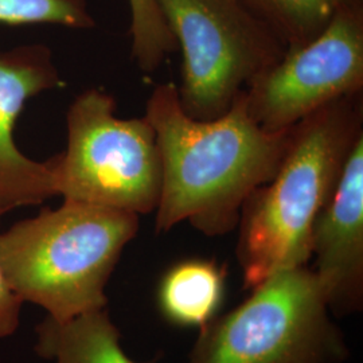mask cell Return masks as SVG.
Here are the masks:
<instances>
[{
	"label": "cell",
	"mask_w": 363,
	"mask_h": 363,
	"mask_svg": "<svg viewBox=\"0 0 363 363\" xmlns=\"http://www.w3.org/2000/svg\"><path fill=\"white\" fill-rule=\"evenodd\" d=\"M40 357L55 363H139L120 342V331L106 310L88 312L66 322L49 316L37 327Z\"/></svg>",
	"instance_id": "11"
},
{
	"label": "cell",
	"mask_w": 363,
	"mask_h": 363,
	"mask_svg": "<svg viewBox=\"0 0 363 363\" xmlns=\"http://www.w3.org/2000/svg\"><path fill=\"white\" fill-rule=\"evenodd\" d=\"M363 0L345 3L325 30L267 67L247 86V113L267 132L296 127L325 105L362 91Z\"/></svg>",
	"instance_id": "7"
},
{
	"label": "cell",
	"mask_w": 363,
	"mask_h": 363,
	"mask_svg": "<svg viewBox=\"0 0 363 363\" xmlns=\"http://www.w3.org/2000/svg\"><path fill=\"white\" fill-rule=\"evenodd\" d=\"M311 257L334 318L363 310V133L352 145L337 187L316 217Z\"/></svg>",
	"instance_id": "9"
},
{
	"label": "cell",
	"mask_w": 363,
	"mask_h": 363,
	"mask_svg": "<svg viewBox=\"0 0 363 363\" xmlns=\"http://www.w3.org/2000/svg\"><path fill=\"white\" fill-rule=\"evenodd\" d=\"M139 232V216L64 199L0 232V267L23 301L66 322L105 310V288Z\"/></svg>",
	"instance_id": "3"
},
{
	"label": "cell",
	"mask_w": 363,
	"mask_h": 363,
	"mask_svg": "<svg viewBox=\"0 0 363 363\" xmlns=\"http://www.w3.org/2000/svg\"><path fill=\"white\" fill-rule=\"evenodd\" d=\"M272 30L286 49L318 37L337 10L350 0H240Z\"/></svg>",
	"instance_id": "12"
},
{
	"label": "cell",
	"mask_w": 363,
	"mask_h": 363,
	"mask_svg": "<svg viewBox=\"0 0 363 363\" xmlns=\"http://www.w3.org/2000/svg\"><path fill=\"white\" fill-rule=\"evenodd\" d=\"M0 23H50L81 30L96 25L86 0H0Z\"/></svg>",
	"instance_id": "14"
},
{
	"label": "cell",
	"mask_w": 363,
	"mask_h": 363,
	"mask_svg": "<svg viewBox=\"0 0 363 363\" xmlns=\"http://www.w3.org/2000/svg\"><path fill=\"white\" fill-rule=\"evenodd\" d=\"M225 295L223 265L214 259H186L163 273L156 289V303L171 325L201 330L218 316Z\"/></svg>",
	"instance_id": "10"
},
{
	"label": "cell",
	"mask_w": 363,
	"mask_h": 363,
	"mask_svg": "<svg viewBox=\"0 0 363 363\" xmlns=\"http://www.w3.org/2000/svg\"><path fill=\"white\" fill-rule=\"evenodd\" d=\"M115 99L88 89L66 113L67 145L50 157L57 195L138 214L155 213L162 162L147 117L120 118Z\"/></svg>",
	"instance_id": "5"
},
{
	"label": "cell",
	"mask_w": 363,
	"mask_h": 363,
	"mask_svg": "<svg viewBox=\"0 0 363 363\" xmlns=\"http://www.w3.org/2000/svg\"><path fill=\"white\" fill-rule=\"evenodd\" d=\"M361 96L362 91L335 100L294 127L272 179L247 198L237 226L244 289L311 259L315 220L363 133Z\"/></svg>",
	"instance_id": "2"
},
{
	"label": "cell",
	"mask_w": 363,
	"mask_h": 363,
	"mask_svg": "<svg viewBox=\"0 0 363 363\" xmlns=\"http://www.w3.org/2000/svg\"><path fill=\"white\" fill-rule=\"evenodd\" d=\"M183 55L178 96L196 120L225 115L286 45L240 0H157Z\"/></svg>",
	"instance_id": "6"
},
{
	"label": "cell",
	"mask_w": 363,
	"mask_h": 363,
	"mask_svg": "<svg viewBox=\"0 0 363 363\" xmlns=\"http://www.w3.org/2000/svg\"><path fill=\"white\" fill-rule=\"evenodd\" d=\"M62 84L48 46L25 45L0 52V216L57 195L50 159L37 162L22 154L13 130L30 99Z\"/></svg>",
	"instance_id": "8"
},
{
	"label": "cell",
	"mask_w": 363,
	"mask_h": 363,
	"mask_svg": "<svg viewBox=\"0 0 363 363\" xmlns=\"http://www.w3.org/2000/svg\"><path fill=\"white\" fill-rule=\"evenodd\" d=\"M144 116L155 130L162 162L156 234L182 222L208 237L233 232L247 198L276 174L292 132L262 130L247 113L244 91L225 115L193 118L171 82L156 86Z\"/></svg>",
	"instance_id": "1"
},
{
	"label": "cell",
	"mask_w": 363,
	"mask_h": 363,
	"mask_svg": "<svg viewBox=\"0 0 363 363\" xmlns=\"http://www.w3.org/2000/svg\"><path fill=\"white\" fill-rule=\"evenodd\" d=\"M23 300L13 291L0 267V339L10 337L19 325Z\"/></svg>",
	"instance_id": "15"
},
{
	"label": "cell",
	"mask_w": 363,
	"mask_h": 363,
	"mask_svg": "<svg viewBox=\"0 0 363 363\" xmlns=\"http://www.w3.org/2000/svg\"><path fill=\"white\" fill-rule=\"evenodd\" d=\"M132 57L144 73H154L177 43L157 0H128Z\"/></svg>",
	"instance_id": "13"
},
{
	"label": "cell",
	"mask_w": 363,
	"mask_h": 363,
	"mask_svg": "<svg viewBox=\"0 0 363 363\" xmlns=\"http://www.w3.org/2000/svg\"><path fill=\"white\" fill-rule=\"evenodd\" d=\"M350 349L307 265L274 273L199 330L189 363H343Z\"/></svg>",
	"instance_id": "4"
}]
</instances>
